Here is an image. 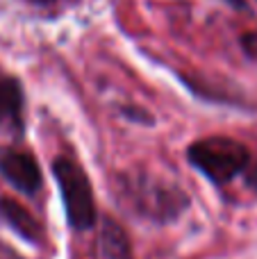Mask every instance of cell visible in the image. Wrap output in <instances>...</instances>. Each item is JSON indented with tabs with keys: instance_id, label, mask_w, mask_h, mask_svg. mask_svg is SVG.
Segmentation results:
<instances>
[{
	"instance_id": "obj_1",
	"label": "cell",
	"mask_w": 257,
	"mask_h": 259,
	"mask_svg": "<svg viewBox=\"0 0 257 259\" xmlns=\"http://www.w3.org/2000/svg\"><path fill=\"white\" fill-rule=\"evenodd\" d=\"M189 161L212 182L226 184L248 166L250 152L241 141L230 137H207L189 148Z\"/></svg>"
},
{
	"instance_id": "obj_2",
	"label": "cell",
	"mask_w": 257,
	"mask_h": 259,
	"mask_svg": "<svg viewBox=\"0 0 257 259\" xmlns=\"http://www.w3.org/2000/svg\"><path fill=\"white\" fill-rule=\"evenodd\" d=\"M53 173L57 178L71 228L89 230L96 223V202L87 173L71 157H57L53 161Z\"/></svg>"
},
{
	"instance_id": "obj_3",
	"label": "cell",
	"mask_w": 257,
	"mask_h": 259,
	"mask_svg": "<svg viewBox=\"0 0 257 259\" xmlns=\"http://www.w3.org/2000/svg\"><path fill=\"white\" fill-rule=\"evenodd\" d=\"M0 173L12 187H16L23 193H36L41 189V168L36 164V159L27 152L9 150L0 157Z\"/></svg>"
},
{
	"instance_id": "obj_4",
	"label": "cell",
	"mask_w": 257,
	"mask_h": 259,
	"mask_svg": "<svg viewBox=\"0 0 257 259\" xmlns=\"http://www.w3.org/2000/svg\"><path fill=\"white\" fill-rule=\"evenodd\" d=\"M0 216L21 234L27 241H36L39 239V223L34 221V216L25 209L23 205H18L12 198H0Z\"/></svg>"
},
{
	"instance_id": "obj_5",
	"label": "cell",
	"mask_w": 257,
	"mask_h": 259,
	"mask_svg": "<svg viewBox=\"0 0 257 259\" xmlns=\"http://www.w3.org/2000/svg\"><path fill=\"white\" fill-rule=\"evenodd\" d=\"M0 121L21 127L23 123V89L16 80L3 77L0 80Z\"/></svg>"
},
{
	"instance_id": "obj_6",
	"label": "cell",
	"mask_w": 257,
	"mask_h": 259,
	"mask_svg": "<svg viewBox=\"0 0 257 259\" xmlns=\"http://www.w3.org/2000/svg\"><path fill=\"white\" fill-rule=\"evenodd\" d=\"M241 48L246 50L248 57L257 59V32H246V34L241 36Z\"/></svg>"
}]
</instances>
